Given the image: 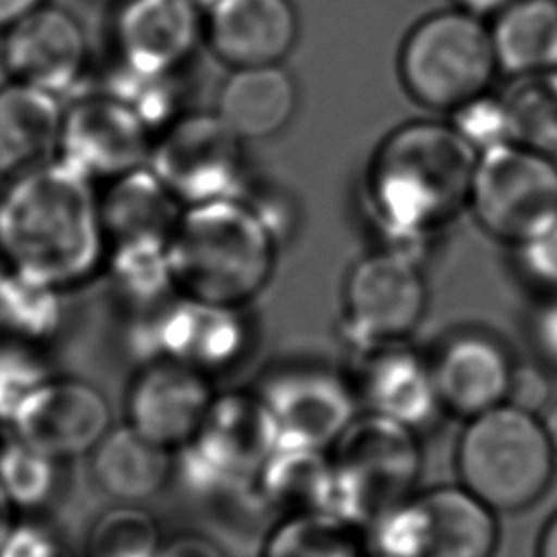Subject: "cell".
Returning <instances> with one entry per match:
<instances>
[{
	"label": "cell",
	"instance_id": "1",
	"mask_svg": "<svg viewBox=\"0 0 557 557\" xmlns=\"http://www.w3.org/2000/svg\"><path fill=\"white\" fill-rule=\"evenodd\" d=\"M0 252L20 276L65 292L104 268L109 242L94 181L54 159L0 187Z\"/></svg>",
	"mask_w": 557,
	"mask_h": 557
},
{
	"label": "cell",
	"instance_id": "2",
	"mask_svg": "<svg viewBox=\"0 0 557 557\" xmlns=\"http://www.w3.org/2000/svg\"><path fill=\"white\" fill-rule=\"evenodd\" d=\"M479 152L450 122H407L379 144L368 168V198L383 248L420 263L424 237L470 198Z\"/></svg>",
	"mask_w": 557,
	"mask_h": 557
},
{
	"label": "cell",
	"instance_id": "3",
	"mask_svg": "<svg viewBox=\"0 0 557 557\" xmlns=\"http://www.w3.org/2000/svg\"><path fill=\"white\" fill-rule=\"evenodd\" d=\"M176 292L242 309L272 278L278 239L246 196L183 209L170 242Z\"/></svg>",
	"mask_w": 557,
	"mask_h": 557
},
{
	"label": "cell",
	"instance_id": "4",
	"mask_svg": "<svg viewBox=\"0 0 557 557\" xmlns=\"http://www.w3.org/2000/svg\"><path fill=\"white\" fill-rule=\"evenodd\" d=\"M555 461L542 420L509 403L466 420L455 448L459 485L496 513L540 500L553 483Z\"/></svg>",
	"mask_w": 557,
	"mask_h": 557
},
{
	"label": "cell",
	"instance_id": "5",
	"mask_svg": "<svg viewBox=\"0 0 557 557\" xmlns=\"http://www.w3.org/2000/svg\"><path fill=\"white\" fill-rule=\"evenodd\" d=\"M335 470V513L368 527L416 494L422 472L418 431L363 411L329 448Z\"/></svg>",
	"mask_w": 557,
	"mask_h": 557
},
{
	"label": "cell",
	"instance_id": "6",
	"mask_svg": "<svg viewBox=\"0 0 557 557\" xmlns=\"http://www.w3.org/2000/svg\"><path fill=\"white\" fill-rule=\"evenodd\" d=\"M496 72L490 28L481 17L461 9L420 20L398 52L405 91L433 111H453L485 94Z\"/></svg>",
	"mask_w": 557,
	"mask_h": 557
},
{
	"label": "cell",
	"instance_id": "7",
	"mask_svg": "<svg viewBox=\"0 0 557 557\" xmlns=\"http://www.w3.org/2000/svg\"><path fill=\"white\" fill-rule=\"evenodd\" d=\"M278 446L270 411L252 389L215 394L198 431L178 450L183 481L205 496L235 500L252 485Z\"/></svg>",
	"mask_w": 557,
	"mask_h": 557
},
{
	"label": "cell",
	"instance_id": "8",
	"mask_svg": "<svg viewBox=\"0 0 557 557\" xmlns=\"http://www.w3.org/2000/svg\"><path fill=\"white\" fill-rule=\"evenodd\" d=\"M368 557H494L496 511L463 485L416 492L363 527Z\"/></svg>",
	"mask_w": 557,
	"mask_h": 557
},
{
	"label": "cell",
	"instance_id": "9",
	"mask_svg": "<svg viewBox=\"0 0 557 557\" xmlns=\"http://www.w3.org/2000/svg\"><path fill=\"white\" fill-rule=\"evenodd\" d=\"M468 205L490 237L535 239L557 222V159L516 141L481 152Z\"/></svg>",
	"mask_w": 557,
	"mask_h": 557
},
{
	"label": "cell",
	"instance_id": "10",
	"mask_svg": "<svg viewBox=\"0 0 557 557\" xmlns=\"http://www.w3.org/2000/svg\"><path fill=\"white\" fill-rule=\"evenodd\" d=\"M148 168L183 207L244 196V141L213 113H181L154 137Z\"/></svg>",
	"mask_w": 557,
	"mask_h": 557
},
{
	"label": "cell",
	"instance_id": "11",
	"mask_svg": "<svg viewBox=\"0 0 557 557\" xmlns=\"http://www.w3.org/2000/svg\"><path fill=\"white\" fill-rule=\"evenodd\" d=\"M250 342L237 307L213 305L183 294L139 315L133 348L144 361L172 359L207 376L233 368Z\"/></svg>",
	"mask_w": 557,
	"mask_h": 557
},
{
	"label": "cell",
	"instance_id": "12",
	"mask_svg": "<svg viewBox=\"0 0 557 557\" xmlns=\"http://www.w3.org/2000/svg\"><path fill=\"white\" fill-rule=\"evenodd\" d=\"M420 263L379 248L352 263L344 281V333L350 346L407 339L426 311Z\"/></svg>",
	"mask_w": 557,
	"mask_h": 557
},
{
	"label": "cell",
	"instance_id": "13",
	"mask_svg": "<svg viewBox=\"0 0 557 557\" xmlns=\"http://www.w3.org/2000/svg\"><path fill=\"white\" fill-rule=\"evenodd\" d=\"M255 392L274 420L278 446L329 450L359 407L348 374L313 361L272 368Z\"/></svg>",
	"mask_w": 557,
	"mask_h": 557
},
{
	"label": "cell",
	"instance_id": "14",
	"mask_svg": "<svg viewBox=\"0 0 557 557\" xmlns=\"http://www.w3.org/2000/svg\"><path fill=\"white\" fill-rule=\"evenodd\" d=\"M152 128L109 91L78 96L63 109L57 159L91 181H113L148 165Z\"/></svg>",
	"mask_w": 557,
	"mask_h": 557
},
{
	"label": "cell",
	"instance_id": "15",
	"mask_svg": "<svg viewBox=\"0 0 557 557\" xmlns=\"http://www.w3.org/2000/svg\"><path fill=\"white\" fill-rule=\"evenodd\" d=\"M87 59L83 24L63 7L44 2L2 30L0 63L9 81L61 96L83 78Z\"/></svg>",
	"mask_w": 557,
	"mask_h": 557
},
{
	"label": "cell",
	"instance_id": "16",
	"mask_svg": "<svg viewBox=\"0 0 557 557\" xmlns=\"http://www.w3.org/2000/svg\"><path fill=\"white\" fill-rule=\"evenodd\" d=\"M20 440L57 461L91 453L111 431L104 394L81 379H48L13 418Z\"/></svg>",
	"mask_w": 557,
	"mask_h": 557
},
{
	"label": "cell",
	"instance_id": "17",
	"mask_svg": "<svg viewBox=\"0 0 557 557\" xmlns=\"http://www.w3.org/2000/svg\"><path fill=\"white\" fill-rule=\"evenodd\" d=\"M213 396L211 376L172 359H150L128 383L126 424L168 450H181Z\"/></svg>",
	"mask_w": 557,
	"mask_h": 557
},
{
	"label": "cell",
	"instance_id": "18",
	"mask_svg": "<svg viewBox=\"0 0 557 557\" xmlns=\"http://www.w3.org/2000/svg\"><path fill=\"white\" fill-rule=\"evenodd\" d=\"M350 348L352 370L348 381L366 411L392 418L416 431L442 413L429 359L405 339Z\"/></svg>",
	"mask_w": 557,
	"mask_h": 557
},
{
	"label": "cell",
	"instance_id": "19",
	"mask_svg": "<svg viewBox=\"0 0 557 557\" xmlns=\"http://www.w3.org/2000/svg\"><path fill=\"white\" fill-rule=\"evenodd\" d=\"M202 7L196 0H122L113 20L117 63L176 74L205 35Z\"/></svg>",
	"mask_w": 557,
	"mask_h": 557
},
{
	"label": "cell",
	"instance_id": "20",
	"mask_svg": "<svg viewBox=\"0 0 557 557\" xmlns=\"http://www.w3.org/2000/svg\"><path fill=\"white\" fill-rule=\"evenodd\" d=\"M429 366L442 411L470 420L507 400L516 361L492 335L461 331L440 344Z\"/></svg>",
	"mask_w": 557,
	"mask_h": 557
},
{
	"label": "cell",
	"instance_id": "21",
	"mask_svg": "<svg viewBox=\"0 0 557 557\" xmlns=\"http://www.w3.org/2000/svg\"><path fill=\"white\" fill-rule=\"evenodd\" d=\"M300 30L292 0H218L207 9L205 39L228 67L283 63Z\"/></svg>",
	"mask_w": 557,
	"mask_h": 557
},
{
	"label": "cell",
	"instance_id": "22",
	"mask_svg": "<svg viewBox=\"0 0 557 557\" xmlns=\"http://www.w3.org/2000/svg\"><path fill=\"white\" fill-rule=\"evenodd\" d=\"M298 89L281 65L235 67L218 91L215 113L242 141H261L278 135L294 117Z\"/></svg>",
	"mask_w": 557,
	"mask_h": 557
},
{
	"label": "cell",
	"instance_id": "23",
	"mask_svg": "<svg viewBox=\"0 0 557 557\" xmlns=\"http://www.w3.org/2000/svg\"><path fill=\"white\" fill-rule=\"evenodd\" d=\"M59 96L7 81L0 85V176H15L59 154Z\"/></svg>",
	"mask_w": 557,
	"mask_h": 557
},
{
	"label": "cell",
	"instance_id": "24",
	"mask_svg": "<svg viewBox=\"0 0 557 557\" xmlns=\"http://www.w3.org/2000/svg\"><path fill=\"white\" fill-rule=\"evenodd\" d=\"M252 490L263 511L278 518L335 511L331 453L309 446H276Z\"/></svg>",
	"mask_w": 557,
	"mask_h": 557
},
{
	"label": "cell",
	"instance_id": "25",
	"mask_svg": "<svg viewBox=\"0 0 557 557\" xmlns=\"http://www.w3.org/2000/svg\"><path fill=\"white\" fill-rule=\"evenodd\" d=\"M172 472V450L150 442L128 424L111 429L91 450L96 485L122 505H139L157 496Z\"/></svg>",
	"mask_w": 557,
	"mask_h": 557
},
{
	"label": "cell",
	"instance_id": "26",
	"mask_svg": "<svg viewBox=\"0 0 557 557\" xmlns=\"http://www.w3.org/2000/svg\"><path fill=\"white\" fill-rule=\"evenodd\" d=\"M102 222L109 246L141 239L170 242L183 213L178 198L148 168H137L111 181L100 196Z\"/></svg>",
	"mask_w": 557,
	"mask_h": 557
},
{
	"label": "cell",
	"instance_id": "27",
	"mask_svg": "<svg viewBox=\"0 0 557 557\" xmlns=\"http://www.w3.org/2000/svg\"><path fill=\"white\" fill-rule=\"evenodd\" d=\"M498 70L520 78L557 70V0H513L490 28Z\"/></svg>",
	"mask_w": 557,
	"mask_h": 557
},
{
	"label": "cell",
	"instance_id": "28",
	"mask_svg": "<svg viewBox=\"0 0 557 557\" xmlns=\"http://www.w3.org/2000/svg\"><path fill=\"white\" fill-rule=\"evenodd\" d=\"M259 557H368L363 529L335 511L278 518Z\"/></svg>",
	"mask_w": 557,
	"mask_h": 557
},
{
	"label": "cell",
	"instance_id": "29",
	"mask_svg": "<svg viewBox=\"0 0 557 557\" xmlns=\"http://www.w3.org/2000/svg\"><path fill=\"white\" fill-rule=\"evenodd\" d=\"M104 265L117 296L141 313L157 309L176 292L168 242L141 239L113 244L109 246Z\"/></svg>",
	"mask_w": 557,
	"mask_h": 557
},
{
	"label": "cell",
	"instance_id": "30",
	"mask_svg": "<svg viewBox=\"0 0 557 557\" xmlns=\"http://www.w3.org/2000/svg\"><path fill=\"white\" fill-rule=\"evenodd\" d=\"M59 294L9 270L0 281V335L35 346L50 339L63 315Z\"/></svg>",
	"mask_w": 557,
	"mask_h": 557
},
{
	"label": "cell",
	"instance_id": "31",
	"mask_svg": "<svg viewBox=\"0 0 557 557\" xmlns=\"http://www.w3.org/2000/svg\"><path fill=\"white\" fill-rule=\"evenodd\" d=\"M503 98L513 141L557 157V70L516 78Z\"/></svg>",
	"mask_w": 557,
	"mask_h": 557
},
{
	"label": "cell",
	"instance_id": "32",
	"mask_svg": "<svg viewBox=\"0 0 557 557\" xmlns=\"http://www.w3.org/2000/svg\"><path fill=\"white\" fill-rule=\"evenodd\" d=\"M59 461L17 435L0 444V487L13 507L35 509L48 503L59 483Z\"/></svg>",
	"mask_w": 557,
	"mask_h": 557
},
{
	"label": "cell",
	"instance_id": "33",
	"mask_svg": "<svg viewBox=\"0 0 557 557\" xmlns=\"http://www.w3.org/2000/svg\"><path fill=\"white\" fill-rule=\"evenodd\" d=\"M161 542L152 513L139 505L120 503L94 522L87 557H154Z\"/></svg>",
	"mask_w": 557,
	"mask_h": 557
},
{
	"label": "cell",
	"instance_id": "34",
	"mask_svg": "<svg viewBox=\"0 0 557 557\" xmlns=\"http://www.w3.org/2000/svg\"><path fill=\"white\" fill-rule=\"evenodd\" d=\"M52 379L35 344L0 339V422L11 424L28 396Z\"/></svg>",
	"mask_w": 557,
	"mask_h": 557
},
{
	"label": "cell",
	"instance_id": "35",
	"mask_svg": "<svg viewBox=\"0 0 557 557\" xmlns=\"http://www.w3.org/2000/svg\"><path fill=\"white\" fill-rule=\"evenodd\" d=\"M450 124L455 131L481 154L485 150L513 141L511 117L503 96H490L487 91L459 104L450 111Z\"/></svg>",
	"mask_w": 557,
	"mask_h": 557
},
{
	"label": "cell",
	"instance_id": "36",
	"mask_svg": "<svg viewBox=\"0 0 557 557\" xmlns=\"http://www.w3.org/2000/svg\"><path fill=\"white\" fill-rule=\"evenodd\" d=\"M0 557H67V550L50 527L41 522H13L0 544Z\"/></svg>",
	"mask_w": 557,
	"mask_h": 557
},
{
	"label": "cell",
	"instance_id": "37",
	"mask_svg": "<svg viewBox=\"0 0 557 557\" xmlns=\"http://www.w3.org/2000/svg\"><path fill=\"white\" fill-rule=\"evenodd\" d=\"M516 250L522 272L533 283L557 292V222Z\"/></svg>",
	"mask_w": 557,
	"mask_h": 557
},
{
	"label": "cell",
	"instance_id": "38",
	"mask_svg": "<svg viewBox=\"0 0 557 557\" xmlns=\"http://www.w3.org/2000/svg\"><path fill=\"white\" fill-rule=\"evenodd\" d=\"M505 403L537 416L550 403V379L537 366L516 363L511 379H509V389H507Z\"/></svg>",
	"mask_w": 557,
	"mask_h": 557
},
{
	"label": "cell",
	"instance_id": "39",
	"mask_svg": "<svg viewBox=\"0 0 557 557\" xmlns=\"http://www.w3.org/2000/svg\"><path fill=\"white\" fill-rule=\"evenodd\" d=\"M154 557H226V553L211 537L187 531L163 540Z\"/></svg>",
	"mask_w": 557,
	"mask_h": 557
},
{
	"label": "cell",
	"instance_id": "40",
	"mask_svg": "<svg viewBox=\"0 0 557 557\" xmlns=\"http://www.w3.org/2000/svg\"><path fill=\"white\" fill-rule=\"evenodd\" d=\"M535 339L550 363H557V302L544 307L535 320Z\"/></svg>",
	"mask_w": 557,
	"mask_h": 557
},
{
	"label": "cell",
	"instance_id": "41",
	"mask_svg": "<svg viewBox=\"0 0 557 557\" xmlns=\"http://www.w3.org/2000/svg\"><path fill=\"white\" fill-rule=\"evenodd\" d=\"M46 0H0V33L41 7Z\"/></svg>",
	"mask_w": 557,
	"mask_h": 557
},
{
	"label": "cell",
	"instance_id": "42",
	"mask_svg": "<svg viewBox=\"0 0 557 557\" xmlns=\"http://www.w3.org/2000/svg\"><path fill=\"white\" fill-rule=\"evenodd\" d=\"M535 557H557V511L546 520L535 544Z\"/></svg>",
	"mask_w": 557,
	"mask_h": 557
},
{
	"label": "cell",
	"instance_id": "43",
	"mask_svg": "<svg viewBox=\"0 0 557 557\" xmlns=\"http://www.w3.org/2000/svg\"><path fill=\"white\" fill-rule=\"evenodd\" d=\"M455 2H457V9L468 11V13L476 15V17H485V15L500 13L513 0H455Z\"/></svg>",
	"mask_w": 557,
	"mask_h": 557
},
{
	"label": "cell",
	"instance_id": "44",
	"mask_svg": "<svg viewBox=\"0 0 557 557\" xmlns=\"http://www.w3.org/2000/svg\"><path fill=\"white\" fill-rule=\"evenodd\" d=\"M540 420H542L546 437H548V442H550V446H553V450L557 455V400L548 403V407L544 409V416Z\"/></svg>",
	"mask_w": 557,
	"mask_h": 557
},
{
	"label": "cell",
	"instance_id": "45",
	"mask_svg": "<svg viewBox=\"0 0 557 557\" xmlns=\"http://www.w3.org/2000/svg\"><path fill=\"white\" fill-rule=\"evenodd\" d=\"M11 527H13V505H11V500L7 498V494L0 487V544L7 537Z\"/></svg>",
	"mask_w": 557,
	"mask_h": 557
},
{
	"label": "cell",
	"instance_id": "46",
	"mask_svg": "<svg viewBox=\"0 0 557 557\" xmlns=\"http://www.w3.org/2000/svg\"><path fill=\"white\" fill-rule=\"evenodd\" d=\"M9 272V268H7V261H4V257H2V252H0V281H2V276Z\"/></svg>",
	"mask_w": 557,
	"mask_h": 557
},
{
	"label": "cell",
	"instance_id": "47",
	"mask_svg": "<svg viewBox=\"0 0 557 557\" xmlns=\"http://www.w3.org/2000/svg\"><path fill=\"white\" fill-rule=\"evenodd\" d=\"M196 2H198L202 9H209V7H211V4H215L218 0H196Z\"/></svg>",
	"mask_w": 557,
	"mask_h": 557
}]
</instances>
